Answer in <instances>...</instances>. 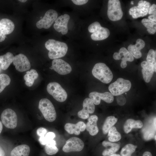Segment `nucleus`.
Listing matches in <instances>:
<instances>
[{
  "instance_id": "f257e3e1",
  "label": "nucleus",
  "mask_w": 156,
  "mask_h": 156,
  "mask_svg": "<svg viewBox=\"0 0 156 156\" xmlns=\"http://www.w3.org/2000/svg\"><path fill=\"white\" fill-rule=\"evenodd\" d=\"M45 46L49 51L48 56L51 59H57L64 57L68 49V47L66 43L53 39L47 41Z\"/></svg>"
},
{
  "instance_id": "f03ea898",
  "label": "nucleus",
  "mask_w": 156,
  "mask_h": 156,
  "mask_svg": "<svg viewBox=\"0 0 156 156\" xmlns=\"http://www.w3.org/2000/svg\"><path fill=\"white\" fill-rule=\"evenodd\" d=\"M92 73L94 77L105 83H110L113 78L111 70L105 63H103L96 64L92 69Z\"/></svg>"
},
{
  "instance_id": "7ed1b4c3",
  "label": "nucleus",
  "mask_w": 156,
  "mask_h": 156,
  "mask_svg": "<svg viewBox=\"0 0 156 156\" xmlns=\"http://www.w3.org/2000/svg\"><path fill=\"white\" fill-rule=\"evenodd\" d=\"M38 108L45 119L49 122L54 121L57 116L55 107L48 99L43 98L39 101Z\"/></svg>"
},
{
  "instance_id": "20e7f679",
  "label": "nucleus",
  "mask_w": 156,
  "mask_h": 156,
  "mask_svg": "<svg viewBox=\"0 0 156 156\" xmlns=\"http://www.w3.org/2000/svg\"><path fill=\"white\" fill-rule=\"evenodd\" d=\"M131 86L129 80L119 78L109 85L108 89L113 96H117L129 91Z\"/></svg>"
},
{
  "instance_id": "39448f33",
  "label": "nucleus",
  "mask_w": 156,
  "mask_h": 156,
  "mask_svg": "<svg viewBox=\"0 0 156 156\" xmlns=\"http://www.w3.org/2000/svg\"><path fill=\"white\" fill-rule=\"evenodd\" d=\"M47 91L57 101L62 102L67 97V94L65 90L59 83L56 82L49 83L47 86Z\"/></svg>"
},
{
  "instance_id": "423d86ee",
  "label": "nucleus",
  "mask_w": 156,
  "mask_h": 156,
  "mask_svg": "<svg viewBox=\"0 0 156 156\" xmlns=\"http://www.w3.org/2000/svg\"><path fill=\"white\" fill-rule=\"evenodd\" d=\"M107 16L112 21L120 20L123 16L120 3L118 0H109L108 3Z\"/></svg>"
},
{
  "instance_id": "0eeeda50",
  "label": "nucleus",
  "mask_w": 156,
  "mask_h": 156,
  "mask_svg": "<svg viewBox=\"0 0 156 156\" xmlns=\"http://www.w3.org/2000/svg\"><path fill=\"white\" fill-rule=\"evenodd\" d=\"M1 119L3 125L7 128L13 129L17 124V118L15 112L10 109L4 110L1 115Z\"/></svg>"
},
{
  "instance_id": "6e6552de",
  "label": "nucleus",
  "mask_w": 156,
  "mask_h": 156,
  "mask_svg": "<svg viewBox=\"0 0 156 156\" xmlns=\"http://www.w3.org/2000/svg\"><path fill=\"white\" fill-rule=\"evenodd\" d=\"M151 6L149 2L140 0L138 2L137 6L133 7L130 9L129 14L134 18L144 16L148 14Z\"/></svg>"
},
{
  "instance_id": "1a4fd4ad",
  "label": "nucleus",
  "mask_w": 156,
  "mask_h": 156,
  "mask_svg": "<svg viewBox=\"0 0 156 156\" xmlns=\"http://www.w3.org/2000/svg\"><path fill=\"white\" fill-rule=\"evenodd\" d=\"M57 16V13L55 10L52 9L48 10L43 18L36 23V27L40 29H49L55 21Z\"/></svg>"
},
{
  "instance_id": "9d476101",
  "label": "nucleus",
  "mask_w": 156,
  "mask_h": 156,
  "mask_svg": "<svg viewBox=\"0 0 156 156\" xmlns=\"http://www.w3.org/2000/svg\"><path fill=\"white\" fill-rule=\"evenodd\" d=\"M84 145L83 142L80 139L72 137L66 141L62 150L66 153L80 151L83 149Z\"/></svg>"
},
{
  "instance_id": "9b49d317",
  "label": "nucleus",
  "mask_w": 156,
  "mask_h": 156,
  "mask_svg": "<svg viewBox=\"0 0 156 156\" xmlns=\"http://www.w3.org/2000/svg\"><path fill=\"white\" fill-rule=\"evenodd\" d=\"M13 62L16 70L20 72L27 71L31 67L30 63L28 59L23 54H19L14 56Z\"/></svg>"
},
{
  "instance_id": "f8f14e48",
  "label": "nucleus",
  "mask_w": 156,
  "mask_h": 156,
  "mask_svg": "<svg viewBox=\"0 0 156 156\" xmlns=\"http://www.w3.org/2000/svg\"><path fill=\"white\" fill-rule=\"evenodd\" d=\"M89 96L94 104L96 105H99L101 100L107 103H111L114 100L113 95L111 93L107 92L103 93L93 92L89 94Z\"/></svg>"
},
{
  "instance_id": "ddd939ff",
  "label": "nucleus",
  "mask_w": 156,
  "mask_h": 156,
  "mask_svg": "<svg viewBox=\"0 0 156 156\" xmlns=\"http://www.w3.org/2000/svg\"><path fill=\"white\" fill-rule=\"evenodd\" d=\"M52 67L54 70L61 75L69 74L72 70L70 64L61 59H54L52 61Z\"/></svg>"
},
{
  "instance_id": "4468645a",
  "label": "nucleus",
  "mask_w": 156,
  "mask_h": 156,
  "mask_svg": "<svg viewBox=\"0 0 156 156\" xmlns=\"http://www.w3.org/2000/svg\"><path fill=\"white\" fill-rule=\"evenodd\" d=\"M113 57L116 60H122L120 66L123 68L126 67L127 61L132 62L134 60V57L124 47L121 48L118 52L114 53Z\"/></svg>"
},
{
  "instance_id": "2eb2a0df",
  "label": "nucleus",
  "mask_w": 156,
  "mask_h": 156,
  "mask_svg": "<svg viewBox=\"0 0 156 156\" xmlns=\"http://www.w3.org/2000/svg\"><path fill=\"white\" fill-rule=\"evenodd\" d=\"M70 18L69 15L67 14L57 17L53 25L55 30L58 32H61L63 35L66 34L68 31L67 25Z\"/></svg>"
},
{
  "instance_id": "dca6fc26",
  "label": "nucleus",
  "mask_w": 156,
  "mask_h": 156,
  "mask_svg": "<svg viewBox=\"0 0 156 156\" xmlns=\"http://www.w3.org/2000/svg\"><path fill=\"white\" fill-rule=\"evenodd\" d=\"M83 108L77 113L79 117L86 119L89 117V114L93 113L95 111V107L94 103L89 98H86L84 100L83 103Z\"/></svg>"
},
{
  "instance_id": "f3484780",
  "label": "nucleus",
  "mask_w": 156,
  "mask_h": 156,
  "mask_svg": "<svg viewBox=\"0 0 156 156\" xmlns=\"http://www.w3.org/2000/svg\"><path fill=\"white\" fill-rule=\"evenodd\" d=\"M64 129L68 133L77 135L80 134V132L85 130L86 124L82 121H79L75 124L67 123L65 125Z\"/></svg>"
},
{
  "instance_id": "a211bd4d",
  "label": "nucleus",
  "mask_w": 156,
  "mask_h": 156,
  "mask_svg": "<svg viewBox=\"0 0 156 156\" xmlns=\"http://www.w3.org/2000/svg\"><path fill=\"white\" fill-rule=\"evenodd\" d=\"M145 45L144 41L142 39H138L135 45H129L128 47V50L135 58L138 59L142 56V54L140 51Z\"/></svg>"
},
{
  "instance_id": "6ab92c4d",
  "label": "nucleus",
  "mask_w": 156,
  "mask_h": 156,
  "mask_svg": "<svg viewBox=\"0 0 156 156\" xmlns=\"http://www.w3.org/2000/svg\"><path fill=\"white\" fill-rule=\"evenodd\" d=\"M141 65L142 68V72L143 79L146 82L148 83L150 81L154 72L153 67L146 61L142 62Z\"/></svg>"
},
{
  "instance_id": "aec40b11",
  "label": "nucleus",
  "mask_w": 156,
  "mask_h": 156,
  "mask_svg": "<svg viewBox=\"0 0 156 156\" xmlns=\"http://www.w3.org/2000/svg\"><path fill=\"white\" fill-rule=\"evenodd\" d=\"M98 117L96 115H93L89 117L88 122L86 125V129L91 135L94 136L97 134L99 129L97 123Z\"/></svg>"
},
{
  "instance_id": "412c9836",
  "label": "nucleus",
  "mask_w": 156,
  "mask_h": 156,
  "mask_svg": "<svg viewBox=\"0 0 156 156\" xmlns=\"http://www.w3.org/2000/svg\"><path fill=\"white\" fill-rule=\"evenodd\" d=\"M14 29V24L10 20L4 18L0 21V31L3 34L5 35L10 34Z\"/></svg>"
},
{
  "instance_id": "4be33fe9",
  "label": "nucleus",
  "mask_w": 156,
  "mask_h": 156,
  "mask_svg": "<svg viewBox=\"0 0 156 156\" xmlns=\"http://www.w3.org/2000/svg\"><path fill=\"white\" fill-rule=\"evenodd\" d=\"M102 145L106 148L102 152L103 156H109L115 154L120 148L119 145L117 143L105 141L102 142Z\"/></svg>"
},
{
  "instance_id": "5701e85b",
  "label": "nucleus",
  "mask_w": 156,
  "mask_h": 156,
  "mask_svg": "<svg viewBox=\"0 0 156 156\" xmlns=\"http://www.w3.org/2000/svg\"><path fill=\"white\" fill-rule=\"evenodd\" d=\"M30 152L29 146L22 144L15 147L11 151L10 156H29Z\"/></svg>"
},
{
  "instance_id": "b1692460",
  "label": "nucleus",
  "mask_w": 156,
  "mask_h": 156,
  "mask_svg": "<svg viewBox=\"0 0 156 156\" xmlns=\"http://www.w3.org/2000/svg\"><path fill=\"white\" fill-rule=\"evenodd\" d=\"M110 31L107 28L101 27L99 30L91 35L92 40L95 41L101 40L107 38L110 35Z\"/></svg>"
},
{
  "instance_id": "393cba45",
  "label": "nucleus",
  "mask_w": 156,
  "mask_h": 156,
  "mask_svg": "<svg viewBox=\"0 0 156 156\" xmlns=\"http://www.w3.org/2000/svg\"><path fill=\"white\" fill-rule=\"evenodd\" d=\"M14 56L10 52L0 56V66L3 70H6L13 62Z\"/></svg>"
},
{
  "instance_id": "a878e982",
  "label": "nucleus",
  "mask_w": 156,
  "mask_h": 156,
  "mask_svg": "<svg viewBox=\"0 0 156 156\" xmlns=\"http://www.w3.org/2000/svg\"><path fill=\"white\" fill-rule=\"evenodd\" d=\"M143 126L142 122L140 120H135L132 119H127L124 126V130L126 133L130 132L133 128H141Z\"/></svg>"
},
{
  "instance_id": "bb28decb",
  "label": "nucleus",
  "mask_w": 156,
  "mask_h": 156,
  "mask_svg": "<svg viewBox=\"0 0 156 156\" xmlns=\"http://www.w3.org/2000/svg\"><path fill=\"white\" fill-rule=\"evenodd\" d=\"M38 73L34 69H31L29 71H27L24 76L25 84L28 87L32 86L34 81L38 78Z\"/></svg>"
},
{
  "instance_id": "cd10ccee",
  "label": "nucleus",
  "mask_w": 156,
  "mask_h": 156,
  "mask_svg": "<svg viewBox=\"0 0 156 156\" xmlns=\"http://www.w3.org/2000/svg\"><path fill=\"white\" fill-rule=\"evenodd\" d=\"M118 119L114 116H109L106 118L102 127L104 134H107L110 129L116 123Z\"/></svg>"
},
{
  "instance_id": "c85d7f7f",
  "label": "nucleus",
  "mask_w": 156,
  "mask_h": 156,
  "mask_svg": "<svg viewBox=\"0 0 156 156\" xmlns=\"http://www.w3.org/2000/svg\"><path fill=\"white\" fill-rule=\"evenodd\" d=\"M141 22L147 29V30L149 33L151 34H155L156 32V22L144 18L142 20Z\"/></svg>"
},
{
  "instance_id": "c756f323",
  "label": "nucleus",
  "mask_w": 156,
  "mask_h": 156,
  "mask_svg": "<svg viewBox=\"0 0 156 156\" xmlns=\"http://www.w3.org/2000/svg\"><path fill=\"white\" fill-rule=\"evenodd\" d=\"M55 145V141L53 140L49 142L45 145V147L46 153L49 155H53L57 153L58 150Z\"/></svg>"
},
{
  "instance_id": "7c9ffc66",
  "label": "nucleus",
  "mask_w": 156,
  "mask_h": 156,
  "mask_svg": "<svg viewBox=\"0 0 156 156\" xmlns=\"http://www.w3.org/2000/svg\"><path fill=\"white\" fill-rule=\"evenodd\" d=\"M108 133V140L112 142H117L121 138L120 134L117 131L116 128L112 127L109 130Z\"/></svg>"
},
{
  "instance_id": "2f4dec72",
  "label": "nucleus",
  "mask_w": 156,
  "mask_h": 156,
  "mask_svg": "<svg viewBox=\"0 0 156 156\" xmlns=\"http://www.w3.org/2000/svg\"><path fill=\"white\" fill-rule=\"evenodd\" d=\"M137 146L132 144H128L121 149L120 154L121 156H131V154L134 152Z\"/></svg>"
},
{
  "instance_id": "473e14b6",
  "label": "nucleus",
  "mask_w": 156,
  "mask_h": 156,
  "mask_svg": "<svg viewBox=\"0 0 156 156\" xmlns=\"http://www.w3.org/2000/svg\"><path fill=\"white\" fill-rule=\"evenodd\" d=\"M156 52L153 49H150L147 54L146 61L153 66L154 72L156 71Z\"/></svg>"
},
{
  "instance_id": "72a5a7b5",
  "label": "nucleus",
  "mask_w": 156,
  "mask_h": 156,
  "mask_svg": "<svg viewBox=\"0 0 156 156\" xmlns=\"http://www.w3.org/2000/svg\"><path fill=\"white\" fill-rule=\"evenodd\" d=\"M10 78L8 75L5 74H0V93L10 84Z\"/></svg>"
},
{
  "instance_id": "f704fd0d",
  "label": "nucleus",
  "mask_w": 156,
  "mask_h": 156,
  "mask_svg": "<svg viewBox=\"0 0 156 156\" xmlns=\"http://www.w3.org/2000/svg\"><path fill=\"white\" fill-rule=\"evenodd\" d=\"M101 27L100 23L99 22L96 21L90 25L88 27V29L90 32L93 33L100 29Z\"/></svg>"
},
{
  "instance_id": "c9c22d12",
  "label": "nucleus",
  "mask_w": 156,
  "mask_h": 156,
  "mask_svg": "<svg viewBox=\"0 0 156 156\" xmlns=\"http://www.w3.org/2000/svg\"><path fill=\"white\" fill-rule=\"evenodd\" d=\"M116 98L118 103L120 105H123L126 103V99L122 94L117 96Z\"/></svg>"
},
{
  "instance_id": "e433bc0d",
  "label": "nucleus",
  "mask_w": 156,
  "mask_h": 156,
  "mask_svg": "<svg viewBox=\"0 0 156 156\" xmlns=\"http://www.w3.org/2000/svg\"><path fill=\"white\" fill-rule=\"evenodd\" d=\"M55 137V135L53 132H50L47 133L44 137L47 144L49 141L53 140Z\"/></svg>"
},
{
  "instance_id": "4c0bfd02",
  "label": "nucleus",
  "mask_w": 156,
  "mask_h": 156,
  "mask_svg": "<svg viewBox=\"0 0 156 156\" xmlns=\"http://www.w3.org/2000/svg\"><path fill=\"white\" fill-rule=\"evenodd\" d=\"M47 129L43 127L39 128L36 131L37 134L40 137L45 136L47 134Z\"/></svg>"
},
{
  "instance_id": "58836bf2",
  "label": "nucleus",
  "mask_w": 156,
  "mask_h": 156,
  "mask_svg": "<svg viewBox=\"0 0 156 156\" xmlns=\"http://www.w3.org/2000/svg\"><path fill=\"white\" fill-rule=\"evenodd\" d=\"M148 13L149 14L156 15V5L153 4L149 8Z\"/></svg>"
},
{
  "instance_id": "ea45409f",
  "label": "nucleus",
  "mask_w": 156,
  "mask_h": 156,
  "mask_svg": "<svg viewBox=\"0 0 156 156\" xmlns=\"http://www.w3.org/2000/svg\"><path fill=\"white\" fill-rule=\"evenodd\" d=\"M72 1L75 5H81L86 3L88 1L87 0H72Z\"/></svg>"
},
{
  "instance_id": "a19ab883",
  "label": "nucleus",
  "mask_w": 156,
  "mask_h": 156,
  "mask_svg": "<svg viewBox=\"0 0 156 156\" xmlns=\"http://www.w3.org/2000/svg\"><path fill=\"white\" fill-rule=\"evenodd\" d=\"M148 19L153 21L156 22V15H150L148 16Z\"/></svg>"
},
{
  "instance_id": "79ce46f5",
  "label": "nucleus",
  "mask_w": 156,
  "mask_h": 156,
  "mask_svg": "<svg viewBox=\"0 0 156 156\" xmlns=\"http://www.w3.org/2000/svg\"><path fill=\"white\" fill-rule=\"evenodd\" d=\"M6 37L5 35L3 34L0 31V42L3 41Z\"/></svg>"
},
{
  "instance_id": "37998d69",
  "label": "nucleus",
  "mask_w": 156,
  "mask_h": 156,
  "mask_svg": "<svg viewBox=\"0 0 156 156\" xmlns=\"http://www.w3.org/2000/svg\"><path fill=\"white\" fill-rule=\"evenodd\" d=\"M143 156H152L151 153L148 151L144 152L143 155Z\"/></svg>"
},
{
  "instance_id": "c03bdc74",
  "label": "nucleus",
  "mask_w": 156,
  "mask_h": 156,
  "mask_svg": "<svg viewBox=\"0 0 156 156\" xmlns=\"http://www.w3.org/2000/svg\"><path fill=\"white\" fill-rule=\"evenodd\" d=\"M3 128L2 124L1 122L0 121V134Z\"/></svg>"
},
{
  "instance_id": "a18cd8bd",
  "label": "nucleus",
  "mask_w": 156,
  "mask_h": 156,
  "mask_svg": "<svg viewBox=\"0 0 156 156\" xmlns=\"http://www.w3.org/2000/svg\"><path fill=\"white\" fill-rule=\"evenodd\" d=\"M109 156H120V155L119 154H114L113 155H111Z\"/></svg>"
},
{
  "instance_id": "49530a36",
  "label": "nucleus",
  "mask_w": 156,
  "mask_h": 156,
  "mask_svg": "<svg viewBox=\"0 0 156 156\" xmlns=\"http://www.w3.org/2000/svg\"><path fill=\"white\" fill-rule=\"evenodd\" d=\"M18 1H20L21 2H22V3H24L26 2V1H27V0H18Z\"/></svg>"
},
{
  "instance_id": "de8ad7c7",
  "label": "nucleus",
  "mask_w": 156,
  "mask_h": 156,
  "mask_svg": "<svg viewBox=\"0 0 156 156\" xmlns=\"http://www.w3.org/2000/svg\"><path fill=\"white\" fill-rule=\"evenodd\" d=\"M133 3H134L133 1H131V5H133Z\"/></svg>"
},
{
  "instance_id": "09e8293b",
  "label": "nucleus",
  "mask_w": 156,
  "mask_h": 156,
  "mask_svg": "<svg viewBox=\"0 0 156 156\" xmlns=\"http://www.w3.org/2000/svg\"><path fill=\"white\" fill-rule=\"evenodd\" d=\"M156 135H155V136H154V139L155 140H156Z\"/></svg>"
},
{
  "instance_id": "8fccbe9b",
  "label": "nucleus",
  "mask_w": 156,
  "mask_h": 156,
  "mask_svg": "<svg viewBox=\"0 0 156 156\" xmlns=\"http://www.w3.org/2000/svg\"></svg>"
}]
</instances>
